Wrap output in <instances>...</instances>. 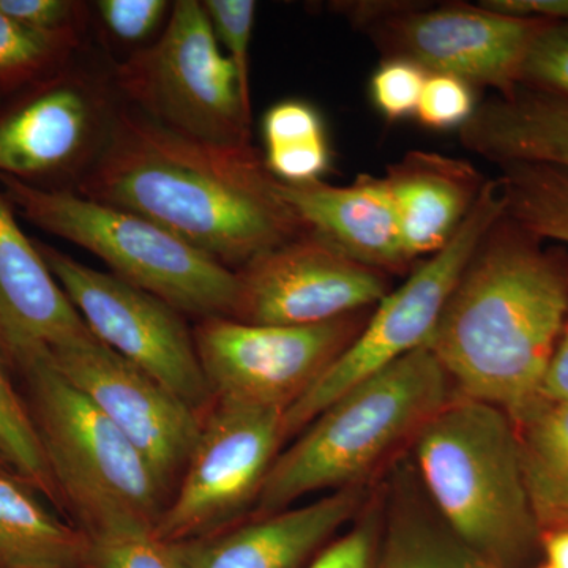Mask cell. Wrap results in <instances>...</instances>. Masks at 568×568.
I'll use <instances>...</instances> for the list:
<instances>
[{
	"label": "cell",
	"instance_id": "cell-4",
	"mask_svg": "<svg viewBox=\"0 0 568 568\" xmlns=\"http://www.w3.org/2000/svg\"><path fill=\"white\" fill-rule=\"evenodd\" d=\"M426 491L444 525L504 568L537 537L517 426L499 407L452 396L416 435Z\"/></svg>",
	"mask_w": 568,
	"mask_h": 568
},
{
	"label": "cell",
	"instance_id": "cell-19",
	"mask_svg": "<svg viewBox=\"0 0 568 568\" xmlns=\"http://www.w3.org/2000/svg\"><path fill=\"white\" fill-rule=\"evenodd\" d=\"M383 179L413 263L450 242L488 182L466 160L425 151L407 152Z\"/></svg>",
	"mask_w": 568,
	"mask_h": 568
},
{
	"label": "cell",
	"instance_id": "cell-14",
	"mask_svg": "<svg viewBox=\"0 0 568 568\" xmlns=\"http://www.w3.org/2000/svg\"><path fill=\"white\" fill-rule=\"evenodd\" d=\"M50 362L129 437L171 500L203 417L95 336L54 347Z\"/></svg>",
	"mask_w": 568,
	"mask_h": 568
},
{
	"label": "cell",
	"instance_id": "cell-18",
	"mask_svg": "<svg viewBox=\"0 0 568 568\" xmlns=\"http://www.w3.org/2000/svg\"><path fill=\"white\" fill-rule=\"evenodd\" d=\"M278 190L310 233L321 235L358 263L387 275L416 267L403 245L383 178L361 174L346 186L278 181Z\"/></svg>",
	"mask_w": 568,
	"mask_h": 568
},
{
	"label": "cell",
	"instance_id": "cell-3",
	"mask_svg": "<svg viewBox=\"0 0 568 568\" xmlns=\"http://www.w3.org/2000/svg\"><path fill=\"white\" fill-rule=\"evenodd\" d=\"M450 384L424 346L338 396L278 454L257 497V511L276 514L312 493L357 487L446 405Z\"/></svg>",
	"mask_w": 568,
	"mask_h": 568
},
{
	"label": "cell",
	"instance_id": "cell-30",
	"mask_svg": "<svg viewBox=\"0 0 568 568\" xmlns=\"http://www.w3.org/2000/svg\"><path fill=\"white\" fill-rule=\"evenodd\" d=\"M428 73L416 63L387 59L369 80V97L388 122L416 118L418 102Z\"/></svg>",
	"mask_w": 568,
	"mask_h": 568
},
{
	"label": "cell",
	"instance_id": "cell-10",
	"mask_svg": "<svg viewBox=\"0 0 568 568\" xmlns=\"http://www.w3.org/2000/svg\"><path fill=\"white\" fill-rule=\"evenodd\" d=\"M372 310L315 325H194L197 357L215 403L286 413L364 331Z\"/></svg>",
	"mask_w": 568,
	"mask_h": 568
},
{
	"label": "cell",
	"instance_id": "cell-2",
	"mask_svg": "<svg viewBox=\"0 0 568 568\" xmlns=\"http://www.w3.org/2000/svg\"><path fill=\"white\" fill-rule=\"evenodd\" d=\"M506 213L481 239L428 346L458 395L518 424L541 387L568 317V254Z\"/></svg>",
	"mask_w": 568,
	"mask_h": 568
},
{
	"label": "cell",
	"instance_id": "cell-40",
	"mask_svg": "<svg viewBox=\"0 0 568 568\" xmlns=\"http://www.w3.org/2000/svg\"><path fill=\"white\" fill-rule=\"evenodd\" d=\"M540 568H552V567L548 566V564H547V566H544V567H540Z\"/></svg>",
	"mask_w": 568,
	"mask_h": 568
},
{
	"label": "cell",
	"instance_id": "cell-27",
	"mask_svg": "<svg viewBox=\"0 0 568 568\" xmlns=\"http://www.w3.org/2000/svg\"><path fill=\"white\" fill-rule=\"evenodd\" d=\"M78 44V31H33L0 10V85L20 84L62 65Z\"/></svg>",
	"mask_w": 568,
	"mask_h": 568
},
{
	"label": "cell",
	"instance_id": "cell-9",
	"mask_svg": "<svg viewBox=\"0 0 568 568\" xmlns=\"http://www.w3.org/2000/svg\"><path fill=\"white\" fill-rule=\"evenodd\" d=\"M346 17L366 32L384 61L416 63L426 73L457 77L476 88L510 95L538 33L551 22L510 17L487 7L407 2L343 3Z\"/></svg>",
	"mask_w": 568,
	"mask_h": 568
},
{
	"label": "cell",
	"instance_id": "cell-22",
	"mask_svg": "<svg viewBox=\"0 0 568 568\" xmlns=\"http://www.w3.org/2000/svg\"><path fill=\"white\" fill-rule=\"evenodd\" d=\"M515 426L538 529H568V402L540 399Z\"/></svg>",
	"mask_w": 568,
	"mask_h": 568
},
{
	"label": "cell",
	"instance_id": "cell-25",
	"mask_svg": "<svg viewBox=\"0 0 568 568\" xmlns=\"http://www.w3.org/2000/svg\"><path fill=\"white\" fill-rule=\"evenodd\" d=\"M388 517L377 568H503L437 525L417 504L402 499Z\"/></svg>",
	"mask_w": 568,
	"mask_h": 568
},
{
	"label": "cell",
	"instance_id": "cell-34",
	"mask_svg": "<svg viewBox=\"0 0 568 568\" xmlns=\"http://www.w3.org/2000/svg\"><path fill=\"white\" fill-rule=\"evenodd\" d=\"M377 517L368 511L354 529L321 549L306 568H377Z\"/></svg>",
	"mask_w": 568,
	"mask_h": 568
},
{
	"label": "cell",
	"instance_id": "cell-37",
	"mask_svg": "<svg viewBox=\"0 0 568 568\" xmlns=\"http://www.w3.org/2000/svg\"><path fill=\"white\" fill-rule=\"evenodd\" d=\"M541 399L568 402V317L545 376Z\"/></svg>",
	"mask_w": 568,
	"mask_h": 568
},
{
	"label": "cell",
	"instance_id": "cell-8",
	"mask_svg": "<svg viewBox=\"0 0 568 568\" xmlns=\"http://www.w3.org/2000/svg\"><path fill=\"white\" fill-rule=\"evenodd\" d=\"M503 215L499 185L488 181L450 242L418 263L406 282L372 310L353 345L283 414L284 440L304 432L338 396L428 345L470 257Z\"/></svg>",
	"mask_w": 568,
	"mask_h": 568
},
{
	"label": "cell",
	"instance_id": "cell-1",
	"mask_svg": "<svg viewBox=\"0 0 568 568\" xmlns=\"http://www.w3.org/2000/svg\"><path fill=\"white\" fill-rule=\"evenodd\" d=\"M78 193L138 213L233 271L310 233L252 144L186 136L134 108L115 111Z\"/></svg>",
	"mask_w": 568,
	"mask_h": 568
},
{
	"label": "cell",
	"instance_id": "cell-38",
	"mask_svg": "<svg viewBox=\"0 0 568 568\" xmlns=\"http://www.w3.org/2000/svg\"><path fill=\"white\" fill-rule=\"evenodd\" d=\"M548 566L568 568V529L548 530L544 534Z\"/></svg>",
	"mask_w": 568,
	"mask_h": 568
},
{
	"label": "cell",
	"instance_id": "cell-23",
	"mask_svg": "<svg viewBox=\"0 0 568 568\" xmlns=\"http://www.w3.org/2000/svg\"><path fill=\"white\" fill-rule=\"evenodd\" d=\"M264 163L276 181L317 182L332 166L327 129L317 108L304 100H283L263 119Z\"/></svg>",
	"mask_w": 568,
	"mask_h": 568
},
{
	"label": "cell",
	"instance_id": "cell-15",
	"mask_svg": "<svg viewBox=\"0 0 568 568\" xmlns=\"http://www.w3.org/2000/svg\"><path fill=\"white\" fill-rule=\"evenodd\" d=\"M115 111L91 74L59 73L0 115V175L29 182L81 171L82 178L102 151Z\"/></svg>",
	"mask_w": 568,
	"mask_h": 568
},
{
	"label": "cell",
	"instance_id": "cell-16",
	"mask_svg": "<svg viewBox=\"0 0 568 568\" xmlns=\"http://www.w3.org/2000/svg\"><path fill=\"white\" fill-rule=\"evenodd\" d=\"M89 336L84 320L0 192V357L22 375L54 347Z\"/></svg>",
	"mask_w": 568,
	"mask_h": 568
},
{
	"label": "cell",
	"instance_id": "cell-33",
	"mask_svg": "<svg viewBox=\"0 0 568 568\" xmlns=\"http://www.w3.org/2000/svg\"><path fill=\"white\" fill-rule=\"evenodd\" d=\"M97 10L108 31L125 43H141L162 26L166 0H100Z\"/></svg>",
	"mask_w": 568,
	"mask_h": 568
},
{
	"label": "cell",
	"instance_id": "cell-35",
	"mask_svg": "<svg viewBox=\"0 0 568 568\" xmlns=\"http://www.w3.org/2000/svg\"><path fill=\"white\" fill-rule=\"evenodd\" d=\"M11 20L40 32L78 31L85 3L73 0H0Z\"/></svg>",
	"mask_w": 568,
	"mask_h": 568
},
{
	"label": "cell",
	"instance_id": "cell-26",
	"mask_svg": "<svg viewBox=\"0 0 568 568\" xmlns=\"http://www.w3.org/2000/svg\"><path fill=\"white\" fill-rule=\"evenodd\" d=\"M0 454L11 473L28 487L61 507L58 489L28 402L11 384L9 366L0 357Z\"/></svg>",
	"mask_w": 568,
	"mask_h": 568
},
{
	"label": "cell",
	"instance_id": "cell-13",
	"mask_svg": "<svg viewBox=\"0 0 568 568\" xmlns=\"http://www.w3.org/2000/svg\"><path fill=\"white\" fill-rule=\"evenodd\" d=\"M235 321L315 325L375 308L388 275L358 263L315 233L275 246L239 268Z\"/></svg>",
	"mask_w": 568,
	"mask_h": 568
},
{
	"label": "cell",
	"instance_id": "cell-32",
	"mask_svg": "<svg viewBox=\"0 0 568 568\" xmlns=\"http://www.w3.org/2000/svg\"><path fill=\"white\" fill-rule=\"evenodd\" d=\"M85 568H175L166 544L151 534L91 538Z\"/></svg>",
	"mask_w": 568,
	"mask_h": 568
},
{
	"label": "cell",
	"instance_id": "cell-39",
	"mask_svg": "<svg viewBox=\"0 0 568 568\" xmlns=\"http://www.w3.org/2000/svg\"><path fill=\"white\" fill-rule=\"evenodd\" d=\"M0 474H10V476H13V473H11V469L9 465H7L6 459H3L2 454H0Z\"/></svg>",
	"mask_w": 568,
	"mask_h": 568
},
{
	"label": "cell",
	"instance_id": "cell-12",
	"mask_svg": "<svg viewBox=\"0 0 568 568\" xmlns=\"http://www.w3.org/2000/svg\"><path fill=\"white\" fill-rule=\"evenodd\" d=\"M283 443L280 410L215 403L152 536L175 544L231 528L257 503Z\"/></svg>",
	"mask_w": 568,
	"mask_h": 568
},
{
	"label": "cell",
	"instance_id": "cell-28",
	"mask_svg": "<svg viewBox=\"0 0 568 568\" xmlns=\"http://www.w3.org/2000/svg\"><path fill=\"white\" fill-rule=\"evenodd\" d=\"M205 11L219 43L227 51L237 77L239 91L246 110H252L250 48H252L256 2L254 0H204Z\"/></svg>",
	"mask_w": 568,
	"mask_h": 568
},
{
	"label": "cell",
	"instance_id": "cell-6",
	"mask_svg": "<svg viewBox=\"0 0 568 568\" xmlns=\"http://www.w3.org/2000/svg\"><path fill=\"white\" fill-rule=\"evenodd\" d=\"M7 200L28 222L88 250L112 275L162 298L182 315L234 320L237 272L138 213L69 190L0 175Z\"/></svg>",
	"mask_w": 568,
	"mask_h": 568
},
{
	"label": "cell",
	"instance_id": "cell-36",
	"mask_svg": "<svg viewBox=\"0 0 568 568\" xmlns=\"http://www.w3.org/2000/svg\"><path fill=\"white\" fill-rule=\"evenodd\" d=\"M481 6L510 17L568 22V0H481Z\"/></svg>",
	"mask_w": 568,
	"mask_h": 568
},
{
	"label": "cell",
	"instance_id": "cell-11",
	"mask_svg": "<svg viewBox=\"0 0 568 568\" xmlns=\"http://www.w3.org/2000/svg\"><path fill=\"white\" fill-rule=\"evenodd\" d=\"M37 246L91 334L204 418L215 399L182 313L119 276L41 242Z\"/></svg>",
	"mask_w": 568,
	"mask_h": 568
},
{
	"label": "cell",
	"instance_id": "cell-24",
	"mask_svg": "<svg viewBox=\"0 0 568 568\" xmlns=\"http://www.w3.org/2000/svg\"><path fill=\"white\" fill-rule=\"evenodd\" d=\"M496 179L504 213L540 241L568 246V171L545 164L511 163Z\"/></svg>",
	"mask_w": 568,
	"mask_h": 568
},
{
	"label": "cell",
	"instance_id": "cell-5",
	"mask_svg": "<svg viewBox=\"0 0 568 568\" xmlns=\"http://www.w3.org/2000/svg\"><path fill=\"white\" fill-rule=\"evenodd\" d=\"M21 377L61 508L91 538L152 536L170 496L148 459L50 357Z\"/></svg>",
	"mask_w": 568,
	"mask_h": 568
},
{
	"label": "cell",
	"instance_id": "cell-31",
	"mask_svg": "<svg viewBox=\"0 0 568 568\" xmlns=\"http://www.w3.org/2000/svg\"><path fill=\"white\" fill-rule=\"evenodd\" d=\"M519 85L568 99V22H551L538 33L523 63Z\"/></svg>",
	"mask_w": 568,
	"mask_h": 568
},
{
	"label": "cell",
	"instance_id": "cell-7",
	"mask_svg": "<svg viewBox=\"0 0 568 568\" xmlns=\"http://www.w3.org/2000/svg\"><path fill=\"white\" fill-rule=\"evenodd\" d=\"M134 110L174 132L252 144L253 112L239 91L233 62L220 50L203 2L178 0L160 39L114 71Z\"/></svg>",
	"mask_w": 568,
	"mask_h": 568
},
{
	"label": "cell",
	"instance_id": "cell-29",
	"mask_svg": "<svg viewBox=\"0 0 568 568\" xmlns=\"http://www.w3.org/2000/svg\"><path fill=\"white\" fill-rule=\"evenodd\" d=\"M476 110V89L473 85L452 74L428 73L416 118L433 132H459Z\"/></svg>",
	"mask_w": 568,
	"mask_h": 568
},
{
	"label": "cell",
	"instance_id": "cell-17",
	"mask_svg": "<svg viewBox=\"0 0 568 568\" xmlns=\"http://www.w3.org/2000/svg\"><path fill=\"white\" fill-rule=\"evenodd\" d=\"M362 489H338L239 528L166 544L175 568H306L362 506Z\"/></svg>",
	"mask_w": 568,
	"mask_h": 568
},
{
	"label": "cell",
	"instance_id": "cell-20",
	"mask_svg": "<svg viewBox=\"0 0 568 568\" xmlns=\"http://www.w3.org/2000/svg\"><path fill=\"white\" fill-rule=\"evenodd\" d=\"M467 151L504 166L545 164L568 171V99L518 85L510 95L478 104L459 130Z\"/></svg>",
	"mask_w": 568,
	"mask_h": 568
},
{
	"label": "cell",
	"instance_id": "cell-21",
	"mask_svg": "<svg viewBox=\"0 0 568 568\" xmlns=\"http://www.w3.org/2000/svg\"><path fill=\"white\" fill-rule=\"evenodd\" d=\"M36 493L0 474V568H85L91 537L52 515Z\"/></svg>",
	"mask_w": 568,
	"mask_h": 568
}]
</instances>
